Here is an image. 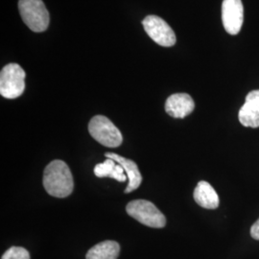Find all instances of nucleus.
Segmentation results:
<instances>
[{
    "mask_svg": "<svg viewBox=\"0 0 259 259\" xmlns=\"http://www.w3.org/2000/svg\"><path fill=\"white\" fill-rule=\"evenodd\" d=\"M44 186L48 194L56 198H65L72 193L73 176L65 161L56 159L46 167Z\"/></svg>",
    "mask_w": 259,
    "mask_h": 259,
    "instance_id": "nucleus-1",
    "label": "nucleus"
},
{
    "mask_svg": "<svg viewBox=\"0 0 259 259\" xmlns=\"http://www.w3.org/2000/svg\"><path fill=\"white\" fill-rule=\"evenodd\" d=\"M19 11L23 22L33 32H44L49 26L50 17L42 0H19Z\"/></svg>",
    "mask_w": 259,
    "mask_h": 259,
    "instance_id": "nucleus-2",
    "label": "nucleus"
},
{
    "mask_svg": "<svg viewBox=\"0 0 259 259\" xmlns=\"http://www.w3.org/2000/svg\"><path fill=\"white\" fill-rule=\"evenodd\" d=\"M130 216L140 224L154 229H161L166 225V218L155 204L147 200H135L126 206Z\"/></svg>",
    "mask_w": 259,
    "mask_h": 259,
    "instance_id": "nucleus-3",
    "label": "nucleus"
},
{
    "mask_svg": "<svg viewBox=\"0 0 259 259\" xmlns=\"http://www.w3.org/2000/svg\"><path fill=\"white\" fill-rule=\"evenodd\" d=\"M91 136L100 144L109 148L119 147L123 137L119 129L104 115H95L89 123Z\"/></svg>",
    "mask_w": 259,
    "mask_h": 259,
    "instance_id": "nucleus-4",
    "label": "nucleus"
},
{
    "mask_svg": "<svg viewBox=\"0 0 259 259\" xmlns=\"http://www.w3.org/2000/svg\"><path fill=\"white\" fill-rule=\"evenodd\" d=\"M25 71L18 64L5 65L0 73V94L7 99H16L25 90Z\"/></svg>",
    "mask_w": 259,
    "mask_h": 259,
    "instance_id": "nucleus-5",
    "label": "nucleus"
},
{
    "mask_svg": "<svg viewBox=\"0 0 259 259\" xmlns=\"http://www.w3.org/2000/svg\"><path fill=\"white\" fill-rule=\"evenodd\" d=\"M149 37L160 47H171L176 44V35L165 20L157 16H148L142 21Z\"/></svg>",
    "mask_w": 259,
    "mask_h": 259,
    "instance_id": "nucleus-6",
    "label": "nucleus"
},
{
    "mask_svg": "<svg viewBox=\"0 0 259 259\" xmlns=\"http://www.w3.org/2000/svg\"><path fill=\"white\" fill-rule=\"evenodd\" d=\"M222 21L225 30L230 35H237L244 21V7L241 0H224Z\"/></svg>",
    "mask_w": 259,
    "mask_h": 259,
    "instance_id": "nucleus-7",
    "label": "nucleus"
},
{
    "mask_svg": "<svg viewBox=\"0 0 259 259\" xmlns=\"http://www.w3.org/2000/svg\"><path fill=\"white\" fill-rule=\"evenodd\" d=\"M195 103L187 93H176L168 97L165 111L174 118H185L194 111Z\"/></svg>",
    "mask_w": 259,
    "mask_h": 259,
    "instance_id": "nucleus-8",
    "label": "nucleus"
},
{
    "mask_svg": "<svg viewBox=\"0 0 259 259\" xmlns=\"http://www.w3.org/2000/svg\"><path fill=\"white\" fill-rule=\"evenodd\" d=\"M238 118L244 127H259V91L250 92L239 111Z\"/></svg>",
    "mask_w": 259,
    "mask_h": 259,
    "instance_id": "nucleus-9",
    "label": "nucleus"
},
{
    "mask_svg": "<svg viewBox=\"0 0 259 259\" xmlns=\"http://www.w3.org/2000/svg\"><path fill=\"white\" fill-rule=\"evenodd\" d=\"M105 156L107 158H111L113 160H115L118 164H120L121 166L124 168V171L126 172L128 180H129V184L127 188L125 189V193H130L132 191H135L136 189H138L139 185L142 183V176L139 172L138 164L129 158L121 157L117 154L114 153H106Z\"/></svg>",
    "mask_w": 259,
    "mask_h": 259,
    "instance_id": "nucleus-10",
    "label": "nucleus"
},
{
    "mask_svg": "<svg viewBox=\"0 0 259 259\" xmlns=\"http://www.w3.org/2000/svg\"><path fill=\"white\" fill-rule=\"evenodd\" d=\"M194 200L200 206L206 209H215L219 206L220 200L215 189L207 182H200L194 190Z\"/></svg>",
    "mask_w": 259,
    "mask_h": 259,
    "instance_id": "nucleus-11",
    "label": "nucleus"
},
{
    "mask_svg": "<svg viewBox=\"0 0 259 259\" xmlns=\"http://www.w3.org/2000/svg\"><path fill=\"white\" fill-rule=\"evenodd\" d=\"M120 252V246L115 241H103L93 246L87 253V259H117Z\"/></svg>",
    "mask_w": 259,
    "mask_h": 259,
    "instance_id": "nucleus-12",
    "label": "nucleus"
},
{
    "mask_svg": "<svg viewBox=\"0 0 259 259\" xmlns=\"http://www.w3.org/2000/svg\"><path fill=\"white\" fill-rule=\"evenodd\" d=\"M124 168L111 158H107L104 162L99 163L94 167L95 176L98 178L108 177L114 179L120 183L127 181L128 177L124 175Z\"/></svg>",
    "mask_w": 259,
    "mask_h": 259,
    "instance_id": "nucleus-13",
    "label": "nucleus"
},
{
    "mask_svg": "<svg viewBox=\"0 0 259 259\" xmlns=\"http://www.w3.org/2000/svg\"><path fill=\"white\" fill-rule=\"evenodd\" d=\"M1 259H30V253L22 247H11L4 252Z\"/></svg>",
    "mask_w": 259,
    "mask_h": 259,
    "instance_id": "nucleus-14",
    "label": "nucleus"
},
{
    "mask_svg": "<svg viewBox=\"0 0 259 259\" xmlns=\"http://www.w3.org/2000/svg\"><path fill=\"white\" fill-rule=\"evenodd\" d=\"M250 235L253 239L259 240V219L252 225L250 229Z\"/></svg>",
    "mask_w": 259,
    "mask_h": 259,
    "instance_id": "nucleus-15",
    "label": "nucleus"
}]
</instances>
